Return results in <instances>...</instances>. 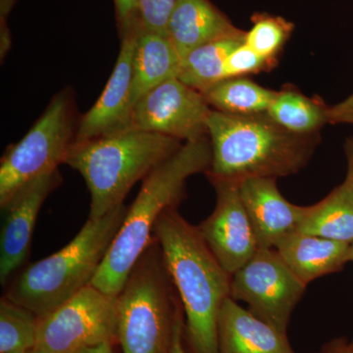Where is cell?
Instances as JSON below:
<instances>
[{
  "mask_svg": "<svg viewBox=\"0 0 353 353\" xmlns=\"http://www.w3.org/2000/svg\"><path fill=\"white\" fill-rule=\"evenodd\" d=\"M245 32L204 44L182 60L178 78L201 94L225 77V62L240 44L245 43Z\"/></svg>",
  "mask_w": 353,
  "mask_h": 353,
  "instance_id": "obj_22",
  "label": "cell"
},
{
  "mask_svg": "<svg viewBox=\"0 0 353 353\" xmlns=\"http://www.w3.org/2000/svg\"><path fill=\"white\" fill-rule=\"evenodd\" d=\"M78 353H115L113 350V343H104L97 347L85 348Z\"/></svg>",
  "mask_w": 353,
  "mask_h": 353,
  "instance_id": "obj_32",
  "label": "cell"
},
{
  "mask_svg": "<svg viewBox=\"0 0 353 353\" xmlns=\"http://www.w3.org/2000/svg\"><path fill=\"white\" fill-rule=\"evenodd\" d=\"M138 0H114L118 30L122 36L134 23Z\"/></svg>",
  "mask_w": 353,
  "mask_h": 353,
  "instance_id": "obj_27",
  "label": "cell"
},
{
  "mask_svg": "<svg viewBox=\"0 0 353 353\" xmlns=\"http://www.w3.org/2000/svg\"><path fill=\"white\" fill-rule=\"evenodd\" d=\"M178 0H138L134 23L141 31L167 36L169 20Z\"/></svg>",
  "mask_w": 353,
  "mask_h": 353,
  "instance_id": "obj_25",
  "label": "cell"
},
{
  "mask_svg": "<svg viewBox=\"0 0 353 353\" xmlns=\"http://www.w3.org/2000/svg\"><path fill=\"white\" fill-rule=\"evenodd\" d=\"M273 69L269 62L257 54L245 43L236 46L225 62L226 79L246 77Z\"/></svg>",
  "mask_w": 353,
  "mask_h": 353,
  "instance_id": "obj_26",
  "label": "cell"
},
{
  "mask_svg": "<svg viewBox=\"0 0 353 353\" xmlns=\"http://www.w3.org/2000/svg\"><path fill=\"white\" fill-rule=\"evenodd\" d=\"M240 194L259 250L275 248L283 238L297 232L305 206L288 201L278 189L277 179H245L240 182Z\"/></svg>",
  "mask_w": 353,
  "mask_h": 353,
  "instance_id": "obj_14",
  "label": "cell"
},
{
  "mask_svg": "<svg viewBox=\"0 0 353 353\" xmlns=\"http://www.w3.org/2000/svg\"><path fill=\"white\" fill-rule=\"evenodd\" d=\"M104 343H118V296L92 284L39 319V350L78 353Z\"/></svg>",
  "mask_w": 353,
  "mask_h": 353,
  "instance_id": "obj_8",
  "label": "cell"
},
{
  "mask_svg": "<svg viewBox=\"0 0 353 353\" xmlns=\"http://www.w3.org/2000/svg\"><path fill=\"white\" fill-rule=\"evenodd\" d=\"M80 118L74 90L65 88L51 99L24 138L6 148L0 160V208L26 183L65 164Z\"/></svg>",
  "mask_w": 353,
  "mask_h": 353,
  "instance_id": "obj_7",
  "label": "cell"
},
{
  "mask_svg": "<svg viewBox=\"0 0 353 353\" xmlns=\"http://www.w3.org/2000/svg\"><path fill=\"white\" fill-rule=\"evenodd\" d=\"M122 204L99 219H88L75 238L50 256L28 265L6 287L4 296L46 317L92 284L119 231Z\"/></svg>",
  "mask_w": 353,
  "mask_h": 353,
  "instance_id": "obj_5",
  "label": "cell"
},
{
  "mask_svg": "<svg viewBox=\"0 0 353 353\" xmlns=\"http://www.w3.org/2000/svg\"><path fill=\"white\" fill-rule=\"evenodd\" d=\"M306 287L283 261L275 248L259 250L232 275L230 296L281 333L288 334L290 317Z\"/></svg>",
  "mask_w": 353,
  "mask_h": 353,
  "instance_id": "obj_9",
  "label": "cell"
},
{
  "mask_svg": "<svg viewBox=\"0 0 353 353\" xmlns=\"http://www.w3.org/2000/svg\"><path fill=\"white\" fill-rule=\"evenodd\" d=\"M350 261H353V243L350 245Z\"/></svg>",
  "mask_w": 353,
  "mask_h": 353,
  "instance_id": "obj_34",
  "label": "cell"
},
{
  "mask_svg": "<svg viewBox=\"0 0 353 353\" xmlns=\"http://www.w3.org/2000/svg\"><path fill=\"white\" fill-rule=\"evenodd\" d=\"M29 353H52L46 352V350H39V348H34V350H31Z\"/></svg>",
  "mask_w": 353,
  "mask_h": 353,
  "instance_id": "obj_33",
  "label": "cell"
},
{
  "mask_svg": "<svg viewBox=\"0 0 353 353\" xmlns=\"http://www.w3.org/2000/svg\"><path fill=\"white\" fill-rule=\"evenodd\" d=\"M212 163L206 175L230 180L275 178L303 170L320 143L319 134L288 132L266 113L233 115L212 110L208 120Z\"/></svg>",
  "mask_w": 353,
  "mask_h": 353,
  "instance_id": "obj_3",
  "label": "cell"
},
{
  "mask_svg": "<svg viewBox=\"0 0 353 353\" xmlns=\"http://www.w3.org/2000/svg\"><path fill=\"white\" fill-rule=\"evenodd\" d=\"M62 181L58 169L39 176L23 185L1 208L4 218L0 232V283L4 288L27 261L39 210Z\"/></svg>",
  "mask_w": 353,
  "mask_h": 353,
  "instance_id": "obj_12",
  "label": "cell"
},
{
  "mask_svg": "<svg viewBox=\"0 0 353 353\" xmlns=\"http://www.w3.org/2000/svg\"><path fill=\"white\" fill-rule=\"evenodd\" d=\"M343 148H345V157L347 160V179L353 185V138L347 139L345 141Z\"/></svg>",
  "mask_w": 353,
  "mask_h": 353,
  "instance_id": "obj_31",
  "label": "cell"
},
{
  "mask_svg": "<svg viewBox=\"0 0 353 353\" xmlns=\"http://www.w3.org/2000/svg\"><path fill=\"white\" fill-rule=\"evenodd\" d=\"M208 176L214 188V210L197 227L221 266L233 275L259 250L252 225L240 194V182Z\"/></svg>",
  "mask_w": 353,
  "mask_h": 353,
  "instance_id": "obj_11",
  "label": "cell"
},
{
  "mask_svg": "<svg viewBox=\"0 0 353 353\" xmlns=\"http://www.w3.org/2000/svg\"><path fill=\"white\" fill-rule=\"evenodd\" d=\"M317 353H353V338L352 340L345 336L333 339L322 345Z\"/></svg>",
  "mask_w": 353,
  "mask_h": 353,
  "instance_id": "obj_30",
  "label": "cell"
},
{
  "mask_svg": "<svg viewBox=\"0 0 353 353\" xmlns=\"http://www.w3.org/2000/svg\"><path fill=\"white\" fill-rule=\"evenodd\" d=\"M241 32L210 0H178L167 27L182 60L204 44Z\"/></svg>",
  "mask_w": 353,
  "mask_h": 353,
  "instance_id": "obj_16",
  "label": "cell"
},
{
  "mask_svg": "<svg viewBox=\"0 0 353 353\" xmlns=\"http://www.w3.org/2000/svg\"><path fill=\"white\" fill-rule=\"evenodd\" d=\"M167 353H168V352H167Z\"/></svg>",
  "mask_w": 353,
  "mask_h": 353,
  "instance_id": "obj_35",
  "label": "cell"
},
{
  "mask_svg": "<svg viewBox=\"0 0 353 353\" xmlns=\"http://www.w3.org/2000/svg\"><path fill=\"white\" fill-rule=\"evenodd\" d=\"M328 124L353 125V92L345 101L336 105L328 106L327 109Z\"/></svg>",
  "mask_w": 353,
  "mask_h": 353,
  "instance_id": "obj_28",
  "label": "cell"
},
{
  "mask_svg": "<svg viewBox=\"0 0 353 353\" xmlns=\"http://www.w3.org/2000/svg\"><path fill=\"white\" fill-rule=\"evenodd\" d=\"M292 30L294 25L283 18L259 14L253 17V26L245 34V43L274 68Z\"/></svg>",
  "mask_w": 353,
  "mask_h": 353,
  "instance_id": "obj_24",
  "label": "cell"
},
{
  "mask_svg": "<svg viewBox=\"0 0 353 353\" xmlns=\"http://www.w3.org/2000/svg\"><path fill=\"white\" fill-rule=\"evenodd\" d=\"M327 109L328 105L319 97L311 99L294 87H285L277 92L266 114L288 132L311 136L328 124Z\"/></svg>",
  "mask_w": 353,
  "mask_h": 353,
  "instance_id": "obj_20",
  "label": "cell"
},
{
  "mask_svg": "<svg viewBox=\"0 0 353 353\" xmlns=\"http://www.w3.org/2000/svg\"><path fill=\"white\" fill-rule=\"evenodd\" d=\"M219 353H296L288 334L241 307L231 296L218 319Z\"/></svg>",
  "mask_w": 353,
  "mask_h": 353,
  "instance_id": "obj_15",
  "label": "cell"
},
{
  "mask_svg": "<svg viewBox=\"0 0 353 353\" xmlns=\"http://www.w3.org/2000/svg\"><path fill=\"white\" fill-rule=\"evenodd\" d=\"M183 315V336L190 353H219L218 319L231 294L232 276L215 259L196 226L178 208L165 211L154 229Z\"/></svg>",
  "mask_w": 353,
  "mask_h": 353,
  "instance_id": "obj_1",
  "label": "cell"
},
{
  "mask_svg": "<svg viewBox=\"0 0 353 353\" xmlns=\"http://www.w3.org/2000/svg\"><path fill=\"white\" fill-rule=\"evenodd\" d=\"M38 315L3 296L0 301V353H29L36 348Z\"/></svg>",
  "mask_w": 353,
  "mask_h": 353,
  "instance_id": "obj_23",
  "label": "cell"
},
{
  "mask_svg": "<svg viewBox=\"0 0 353 353\" xmlns=\"http://www.w3.org/2000/svg\"><path fill=\"white\" fill-rule=\"evenodd\" d=\"M297 232L353 243V185L347 179L318 203L305 206Z\"/></svg>",
  "mask_w": 353,
  "mask_h": 353,
  "instance_id": "obj_19",
  "label": "cell"
},
{
  "mask_svg": "<svg viewBox=\"0 0 353 353\" xmlns=\"http://www.w3.org/2000/svg\"><path fill=\"white\" fill-rule=\"evenodd\" d=\"M212 110L201 92L175 77L153 88L134 106L126 129L189 143L208 137Z\"/></svg>",
  "mask_w": 353,
  "mask_h": 353,
  "instance_id": "obj_10",
  "label": "cell"
},
{
  "mask_svg": "<svg viewBox=\"0 0 353 353\" xmlns=\"http://www.w3.org/2000/svg\"><path fill=\"white\" fill-rule=\"evenodd\" d=\"M183 331H185V315L183 310L176 317L175 325H174L168 353H188L185 347Z\"/></svg>",
  "mask_w": 353,
  "mask_h": 353,
  "instance_id": "obj_29",
  "label": "cell"
},
{
  "mask_svg": "<svg viewBox=\"0 0 353 353\" xmlns=\"http://www.w3.org/2000/svg\"><path fill=\"white\" fill-rule=\"evenodd\" d=\"M277 92L248 77H236L221 81L202 94L213 110L233 115H257L267 113Z\"/></svg>",
  "mask_w": 353,
  "mask_h": 353,
  "instance_id": "obj_21",
  "label": "cell"
},
{
  "mask_svg": "<svg viewBox=\"0 0 353 353\" xmlns=\"http://www.w3.org/2000/svg\"><path fill=\"white\" fill-rule=\"evenodd\" d=\"M279 255L304 285L343 270L350 262V245L294 232L275 246Z\"/></svg>",
  "mask_w": 353,
  "mask_h": 353,
  "instance_id": "obj_17",
  "label": "cell"
},
{
  "mask_svg": "<svg viewBox=\"0 0 353 353\" xmlns=\"http://www.w3.org/2000/svg\"><path fill=\"white\" fill-rule=\"evenodd\" d=\"M211 163L212 148L206 137L183 143L143 179L92 285L112 296L120 294L132 267L154 239L159 218L168 209L178 208L185 196L188 179L206 173Z\"/></svg>",
  "mask_w": 353,
  "mask_h": 353,
  "instance_id": "obj_2",
  "label": "cell"
},
{
  "mask_svg": "<svg viewBox=\"0 0 353 353\" xmlns=\"http://www.w3.org/2000/svg\"><path fill=\"white\" fill-rule=\"evenodd\" d=\"M181 64L182 59L168 36L141 31L139 28L132 65L129 116L134 106L150 90L165 81L178 77Z\"/></svg>",
  "mask_w": 353,
  "mask_h": 353,
  "instance_id": "obj_18",
  "label": "cell"
},
{
  "mask_svg": "<svg viewBox=\"0 0 353 353\" xmlns=\"http://www.w3.org/2000/svg\"><path fill=\"white\" fill-rule=\"evenodd\" d=\"M180 297L157 239L130 272L118 294V343L123 353H167Z\"/></svg>",
  "mask_w": 353,
  "mask_h": 353,
  "instance_id": "obj_6",
  "label": "cell"
},
{
  "mask_svg": "<svg viewBox=\"0 0 353 353\" xmlns=\"http://www.w3.org/2000/svg\"><path fill=\"white\" fill-rule=\"evenodd\" d=\"M138 34L139 27L134 23L120 36V52L112 74L97 102L81 116L75 143L126 129Z\"/></svg>",
  "mask_w": 353,
  "mask_h": 353,
  "instance_id": "obj_13",
  "label": "cell"
},
{
  "mask_svg": "<svg viewBox=\"0 0 353 353\" xmlns=\"http://www.w3.org/2000/svg\"><path fill=\"white\" fill-rule=\"evenodd\" d=\"M183 145L170 137L130 128L74 143L65 164L78 171L87 183L88 219H99L124 204L134 183Z\"/></svg>",
  "mask_w": 353,
  "mask_h": 353,
  "instance_id": "obj_4",
  "label": "cell"
}]
</instances>
